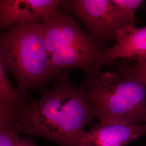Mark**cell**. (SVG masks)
<instances>
[{
	"mask_svg": "<svg viewBox=\"0 0 146 146\" xmlns=\"http://www.w3.org/2000/svg\"><path fill=\"white\" fill-rule=\"evenodd\" d=\"M41 98L26 102L16 113L20 132L46 137L60 146H79L85 126L93 123L94 107L86 89L75 86L67 73L60 74Z\"/></svg>",
	"mask_w": 146,
	"mask_h": 146,
	"instance_id": "1",
	"label": "cell"
},
{
	"mask_svg": "<svg viewBox=\"0 0 146 146\" xmlns=\"http://www.w3.org/2000/svg\"><path fill=\"white\" fill-rule=\"evenodd\" d=\"M41 23L53 78L78 68L86 76L82 88H89L100 77L107 48L84 31L73 17L60 11L41 17Z\"/></svg>",
	"mask_w": 146,
	"mask_h": 146,
	"instance_id": "2",
	"label": "cell"
},
{
	"mask_svg": "<svg viewBox=\"0 0 146 146\" xmlns=\"http://www.w3.org/2000/svg\"><path fill=\"white\" fill-rule=\"evenodd\" d=\"M41 17L0 32L1 58L6 70L15 78L17 89L27 101L33 99L29 94L31 89L42 90L53 78Z\"/></svg>",
	"mask_w": 146,
	"mask_h": 146,
	"instance_id": "3",
	"label": "cell"
},
{
	"mask_svg": "<svg viewBox=\"0 0 146 146\" xmlns=\"http://www.w3.org/2000/svg\"><path fill=\"white\" fill-rule=\"evenodd\" d=\"M95 117L100 123L146 122V84L131 72L128 64L101 73L86 90Z\"/></svg>",
	"mask_w": 146,
	"mask_h": 146,
	"instance_id": "4",
	"label": "cell"
},
{
	"mask_svg": "<svg viewBox=\"0 0 146 146\" xmlns=\"http://www.w3.org/2000/svg\"><path fill=\"white\" fill-rule=\"evenodd\" d=\"M60 8L75 16L101 46L115 40L119 31L134 26L115 7L111 0H61Z\"/></svg>",
	"mask_w": 146,
	"mask_h": 146,
	"instance_id": "5",
	"label": "cell"
},
{
	"mask_svg": "<svg viewBox=\"0 0 146 146\" xmlns=\"http://www.w3.org/2000/svg\"><path fill=\"white\" fill-rule=\"evenodd\" d=\"M61 0H1L0 32L59 11Z\"/></svg>",
	"mask_w": 146,
	"mask_h": 146,
	"instance_id": "6",
	"label": "cell"
},
{
	"mask_svg": "<svg viewBox=\"0 0 146 146\" xmlns=\"http://www.w3.org/2000/svg\"><path fill=\"white\" fill-rule=\"evenodd\" d=\"M114 46L107 49L101 60L102 67L118 58H131L136 66H146V27H125L117 33Z\"/></svg>",
	"mask_w": 146,
	"mask_h": 146,
	"instance_id": "7",
	"label": "cell"
},
{
	"mask_svg": "<svg viewBox=\"0 0 146 146\" xmlns=\"http://www.w3.org/2000/svg\"><path fill=\"white\" fill-rule=\"evenodd\" d=\"M143 125L100 122L82 137L79 146H126L143 135Z\"/></svg>",
	"mask_w": 146,
	"mask_h": 146,
	"instance_id": "8",
	"label": "cell"
},
{
	"mask_svg": "<svg viewBox=\"0 0 146 146\" xmlns=\"http://www.w3.org/2000/svg\"><path fill=\"white\" fill-rule=\"evenodd\" d=\"M0 56V103L16 113L27 101L11 84Z\"/></svg>",
	"mask_w": 146,
	"mask_h": 146,
	"instance_id": "9",
	"label": "cell"
},
{
	"mask_svg": "<svg viewBox=\"0 0 146 146\" xmlns=\"http://www.w3.org/2000/svg\"><path fill=\"white\" fill-rule=\"evenodd\" d=\"M16 121H0V146H39L29 139L20 137Z\"/></svg>",
	"mask_w": 146,
	"mask_h": 146,
	"instance_id": "10",
	"label": "cell"
},
{
	"mask_svg": "<svg viewBox=\"0 0 146 146\" xmlns=\"http://www.w3.org/2000/svg\"><path fill=\"white\" fill-rule=\"evenodd\" d=\"M111 1L133 25H134L136 13L145 2L143 0H111Z\"/></svg>",
	"mask_w": 146,
	"mask_h": 146,
	"instance_id": "11",
	"label": "cell"
},
{
	"mask_svg": "<svg viewBox=\"0 0 146 146\" xmlns=\"http://www.w3.org/2000/svg\"><path fill=\"white\" fill-rule=\"evenodd\" d=\"M16 121V113L6 108L0 103V121L14 122Z\"/></svg>",
	"mask_w": 146,
	"mask_h": 146,
	"instance_id": "12",
	"label": "cell"
},
{
	"mask_svg": "<svg viewBox=\"0 0 146 146\" xmlns=\"http://www.w3.org/2000/svg\"><path fill=\"white\" fill-rule=\"evenodd\" d=\"M131 72L136 76L142 80L146 84V66H137L136 65H129Z\"/></svg>",
	"mask_w": 146,
	"mask_h": 146,
	"instance_id": "13",
	"label": "cell"
},
{
	"mask_svg": "<svg viewBox=\"0 0 146 146\" xmlns=\"http://www.w3.org/2000/svg\"><path fill=\"white\" fill-rule=\"evenodd\" d=\"M143 125V129H144V133H143V135H146V122L145 124Z\"/></svg>",
	"mask_w": 146,
	"mask_h": 146,
	"instance_id": "14",
	"label": "cell"
}]
</instances>
